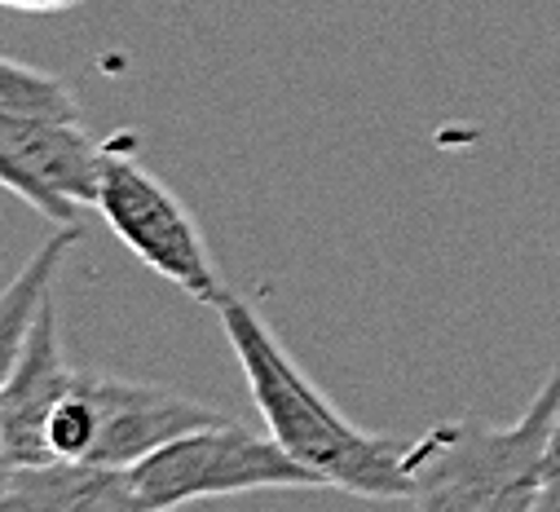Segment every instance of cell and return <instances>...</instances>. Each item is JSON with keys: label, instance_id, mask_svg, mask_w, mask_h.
<instances>
[{"label": "cell", "instance_id": "cell-1", "mask_svg": "<svg viewBox=\"0 0 560 512\" xmlns=\"http://www.w3.org/2000/svg\"><path fill=\"white\" fill-rule=\"evenodd\" d=\"M217 314L247 375L256 411L265 416L269 438L278 446H288L327 486H340L349 494L380 499V503H410L415 481L406 468V446H393V438L349 424L331 407V398L314 389V380L292 362V353L278 345L269 323L243 296L225 292Z\"/></svg>", "mask_w": 560, "mask_h": 512}, {"label": "cell", "instance_id": "cell-2", "mask_svg": "<svg viewBox=\"0 0 560 512\" xmlns=\"http://www.w3.org/2000/svg\"><path fill=\"white\" fill-rule=\"evenodd\" d=\"M560 420V362L508 429L459 416L406 446L410 503L429 512H534L542 508L551 433Z\"/></svg>", "mask_w": 560, "mask_h": 512}, {"label": "cell", "instance_id": "cell-3", "mask_svg": "<svg viewBox=\"0 0 560 512\" xmlns=\"http://www.w3.org/2000/svg\"><path fill=\"white\" fill-rule=\"evenodd\" d=\"M97 212L106 217L110 234L142 266H151L160 279H168L190 301L221 305L225 288H221L212 252L203 243V230L195 225L190 208L137 160L132 133H119L102 147Z\"/></svg>", "mask_w": 560, "mask_h": 512}, {"label": "cell", "instance_id": "cell-4", "mask_svg": "<svg viewBox=\"0 0 560 512\" xmlns=\"http://www.w3.org/2000/svg\"><path fill=\"white\" fill-rule=\"evenodd\" d=\"M137 494L147 512L186 508L199 499L243 494V490H283V486H327L310 464H301L288 446L273 438L247 433L238 424H208L195 429L151 459L132 468Z\"/></svg>", "mask_w": 560, "mask_h": 512}, {"label": "cell", "instance_id": "cell-5", "mask_svg": "<svg viewBox=\"0 0 560 512\" xmlns=\"http://www.w3.org/2000/svg\"><path fill=\"white\" fill-rule=\"evenodd\" d=\"M75 394L89 407L84 459L110 468H137L195 429L225 424V416L199 398H186L147 380H124L115 371H75Z\"/></svg>", "mask_w": 560, "mask_h": 512}, {"label": "cell", "instance_id": "cell-6", "mask_svg": "<svg viewBox=\"0 0 560 512\" xmlns=\"http://www.w3.org/2000/svg\"><path fill=\"white\" fill-rule=\"evenodd\" d=\"M0 182L54 225H80V212L97 208L102 142L80 119L0 115Z\"/></svg>", "mask_w": 560, "mask_h": 512}, {"label": "cell", "instance_id": "cell-7", "mask_svg": "<svg viewBox=\"0 0 560 512\" xmlns=\"http://www.w3.org/2000/svg\"><path fill=\"white\" fill-rule=\"evenodd\" d=\"M0 375H5V389H0V473L58 459L49 446V420L71 394L75 371L62 358L54 301L40 310L27 345Z\"/></svg>", "mask_w": 560, "mask_h": 512}, {"label": "cell", "instance_id": "cell-8", "mask_svg": "<svg viewBox=\"0 0 560 512\" xmlns=\"http://www.w3.org/2000/svg\"><path fill=\"white\" fill-rule=\"evenodd\" d=\"M0 512H147L132 468L45 459L0 473Z\"/></svg>", "mask_w": 560, "mask_h": 512}, {"label": "cell", "instance_id": "cell-9", "mask_svg": "<svg viewBox=\"0 0 560 512\" xmlns=\"http://www.w3.org/2000/svg\"><path fill=\"white\" fill-rule=\"evenodd\" d=\"M80 238H84L80 225H58L40 243V252L23 266V275L5 288V296H0V371H5L19 358V349L27 345L40 310L54 301V279L67 266V256H71V247Z\"/></svg>", "mask_w": 560, "mask_h": 512}, {"label": "cell", "instance_id": "cell-10", "mask_svg": "<svg viewBox=\"0 0 560 512\" xmlns=\"http://www.w3.org/2000/svg\"><path fill=\"white\" fill-rule=\"evenodd\" d=\"M0 115H23V119H80L75 93L19 58H0Z\"/></svg>", "mask_w": 560, "mask_h": 512}, {"label": "cell", "instance_id": "cell-11", "mask_svg": "<svg viewBox=\"0 0 560 512\" xmlns=\"http://www.w3.org/2000/svg\"><path fill=\"white\" fill-rule=\"evenodd\" d=\"M542 512H560V420L551 433V455H547V486H542Z\"/></svg>", "mask_w": 560, "mask_h": 512}, {"label": "cell", "instance_id": "cell-12", "mask_svg": "<svg viewBox=\"0 0 560 512\" xmlns=\"http://www.w3.org/2000/svg\"><path fill=\"white\" fill-rule=\"evenodd\" d=\"M10 10H27V14H54V10H71L80 0H5Z\"/></svg>", "mask_w": 560, "mask_h": 512}]
</instances>
